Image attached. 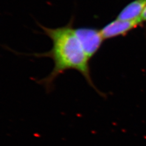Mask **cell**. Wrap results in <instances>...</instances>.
<instances>
[{"label": "cell", "instance_id": "obj_5", "mask_svg": "<svg viewBox=\"0 0 146 146\" xmlns=\"http://www.w3.org/2000/svg\"><path fill=\"white\" fill-rule=\"evenodd\" d=\"M140 20L141 22H144V21L146 22V5L145 6V8L144 9L142 15H141V17L140 18Z\"/></svg>", "mask_w": 146, "mask_h": 146}, {"label": "cell", "instance_id": "obj_1", "mask_svg": "<svg viewBox=\"0 0 146 146\" xmlns=\"http://www.w3.org/2000/svg\"><path fill=\"white\" fill-rule=\"evenodd\" d=\"M74 18L63 26L48 27L39 25L44 34L51 39L52 48L49 51L43 53H34L29 56L35 57H48L51 58L54 66L49 74L37 81L42 85L47 93L53 90L54 82L58 77L66 71L74 70L79 72L98 94H103L96 88L91 76L90 66V58L87 56L76 33Z\"/></svg>", "mask_w": 146, "mask_h": 146}, {"label": "cell", "instance_id": "obj_2", "mask_svg": "<svg viewBox=\"0 0 146 146\" xmlns=\"http://www.w3.org/2000/svg\"><path fill=\"white\" fill-rule=\"evenodd\" d=\"M76 33L87 56L91 59L101 47L104 38L100 30L90 27L76 28Z\"/></svg>", "mask_w": 146, "mask_h": 146}, {"label": "cell", "instance_id": "obj_4", "mask_svg": "<svg viewBox=\"0 0 146 146\" xmlns=\"http://www.w3.org/2000/svg\"><path fill=\"white\" fill-rule=\"evenodd\" d=\"M145 5L146 0H135L123 9L117 19L127 21L140 20Z\"/></svg>", "mask_w": 146, "mask_h": 146}, {"label": "cell", "instance_id": "obj_3", "mask_svg": "<svg viewBox=\"0 0 146 146\" xmlns=\"http://www.w3.org/2000/svg\"><path fill=\"white\" fill-rule=\"evenodd\" d=\"M141 23L140 20L127 21L117 19L105 26L100 29L104 40L110 39L127 34Z\"/></svg>", "mask_w": 146, "mask_h": 146}]
</instances>
